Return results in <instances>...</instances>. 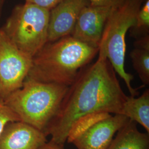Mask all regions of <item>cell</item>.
<instances>
[{"label": "cell", "instance_id": "4", "mask_svg": "<svg viewBox=\"0 0 149 149\" xmlns=\"http://www.w3.org/2000/svg\"><path fill=\"white\" fill-rule=\"evenodd\" d=\"M142 2L143 0H127L113 11L107 21L98 53L106 57L115 72L124 81L130 96L133 97L138 96L139 92L138 88L132 86L133 74L126 72L124 68L125 37L129 29L135 25Z\"/></svg>", "mask_w": 149, "mask_h": 149}, {"label": "cell", "instance_id": "17", "mask_svg": "<svg viewBox=\"0 0 149 149\" xmlns=\"http://www.w3.org/2000/svg\"><path fill=\"white\" fill-rule=\"evenodd\" d=\"M61 1L63 0H25L27 3L39 6L49 11L55 6L57 5Z\"/></svg>", "mask_w": 149, "mask_h": 149}, {"label": "cell", "instance_id": "7", "mask_svg": "<svg viewBox=\"0 0 149 149\" xmlns=\"http://www.w3.org/2000/svg\"><path fill=\"white\" fill-rule=\"evenodd\" d=\"M32 64V57L20 50L0 29V96L3 101L21 87Z\"/></svg>", "mask_w": 149, "mask_h": 149}, {"label": "cell", "instance_id": "1", "mask_svg": "<svg viewBox=\"0 0 149 149\" xmlns=\"http://www.w3.org/2000/svg\"><path fill=\"white\" fill-rule=\"evenodd\" d=\"M127 97L108 59L98 55L96 62L81 70L70 86L45 134L51 136L52 142L64 146L71 130L81 119L100 114H121Z\"/></svg>", "mask_w": 149, "mask_h": 149}, {"label": "cell", "instance_id": "2", "mask_svg": "<svg viewBox=\"0 0 149 149\" xmlns=\"http://www.w3.org/2000/svg\"><path fill=\"white\" fill-rule=\"evenodd\" d=\"M98 53L71 36L48 42L33 58L26 79L70 86Z\"/></svg>", "mask_w": 149, "mask_h": 149}, {"label": "cell", "instance_id": "12", "mask_svg": "<svg viewBox=\"0 0 149 149\" xmlns=\"http://www.w3.org/2000/svg\"><path fill=\"white\" fill-rule=\"evenodd\" d=\"M121 114L141 125L149 134V90L146 89L137 98L128 96Z\"/></svg>", "mask_w": 149, "mask_h": 149}, {"label": "cell", "instance_id": "5", "mask_svg": "<svg viewBox=\"0 0 149 149\" xmlns=\"http://www.w3.org/2000/svg\"><path fill=\"white\" fill-rule=\"evenodd\" d=\"M50 11L26 2L17 6L2 29L24 53L32 58L48 43Z\"/></svg>", "mask_w": 149, "mask_h": 149}, {"label": "cell", "instance_id": "10", "mask_svg": "<svg viewBox=\"0 0 149 149\" xmlns=\"http://www.w3.org/2000/svg\"><path fill=\"white\" fill-rule=\"evenodd\" d=\"M47 142L43 132L21 121L9 123L0 134V149H39Z\"/></svg>", "mask_w": 149, "mask_h": 149}, {"label": "cell", "instance_id": "19", "mask_svg": "<svg viewBox=\"0 0 149 149\" xmlns=\"http://www.w3.org/2000/svg\"><path fill=\"white\" fill-rule=\"evenodd\" d=\"M3 1L4 0H0V14H1V10H2V7Z\"/></svg>", "mask_w": 149, "mask_h": 149}, {"label": "cell", "instance_id": "11", "mask_svg": "<svg viewBox=\"0 0 149 149\" xmlns=\"http://www.w3.org/2000/svg\"><path fill=\"white\" fill-rule=\"evenodd\" d=\"M107 149H149V134L140 132L137 123L129 119L118 131Z\"/></svg>", "mask_w": 149, "mask_h": 149}, {"label": "cell", "instance_id": "6", "mask_svg": "<svg viewBox=\"0 0 149 149\" xmlns=\"http://www.w3.org/2000/svg\"><path fill=\"white\" fill-rule=\"evenodd\" d=\"M129 120L123 114L107 113L84 118L72 129L67 141L77 149H107L114 135Z\"/></svg>", "mask_w": 149, "mask_h": 149}, {"label": "cell", "instance_id": "21", "mask_svg": "<svg viewBox=\"0 0 149 149\" xmlns=\"http://www.w3.org/2000/svg\"></svg>", "mask_w": 149, "mask_h": 149}, {"label": "cell", "instance_id": "18", "mask_svg": "<svg viewBox=\"0 0 149 149\" xmlns=\"http://www.w3.org/2000/svg\"><path fill=\"white\" fill-rule=\"evenodd\" d=\"M39 149H64V146L55 144L50 141L42 145Z\"/></svg>", "mask_w": 149, "mask_h": 149}, {"label": "cell", "instance_id": "20", "mask_svg": "<svg viewBox=\"0 0 149 149\" xmlns=\"http://www.w3.org/2000/svg\"><path fill=\"white\" fill-rule=\"evenodd\" d=\"M1 102H3V100H2V98H1V97L0 96V103H1Z\"/></svg>", "mask_w": 149, "mask_h": 149}, {"label": "cell", "instance_id": "8", "mask_svg": "<svg viewBox=\"0 0 149 149\" xmlns=\"http://www.w3.org/2000/svg\"><path fill=\"white\" fill-rule=\"evenodd\" d=\"M116 8L89 5L81 11L71 36L93 48H99L107 21Z\"/></svg>", "mask_w": 149, "mask_h": 149}, {"label": "cell", "instance_id": "16", "mask_svg": "<svg viewBox=\"0 0 149 149\" xmlns=\"http://www.w3.org/2000/svg\"><path fill=\"white\" fill-rule=\"evenodd\" d=\"M91 5L117 8L123 5L127 0H90Z\"/></svg>", "mask_w": 149, "mask_h": 149}, {"label": "cell", "instance_id": "14", "mask_svg": "<svg viewBox=\"0 0 149 149\" xmlns=\"http://www.w3.org/2000/svg\"><path fill=\"white\" fill-rule=\"evenodd\" d=\"M149 27V0H146L141 7L136 16L135 23L133 28L136 30H147Z\"/></svg>", "mask_w": 149, "mask_h": 149}, {"label": "cell", "instance_id": "3", "mask_svg": "<svg viewBox=\"0 0 149 149\" xmlns=\"http://www.w3.org/2000/svg\"><path fill=\"white\" fill-rule=\"evenodd\" d=\"M69 87L26 79L21 87L3 102L20 121L45 134L59 112Z\"/></svg>", "mask_w": 149, "mask_h": 149}, {"label": "cell", "instance_id": "9", "mask_svg": "<svg viewBox=\"0 0 149 149\" xmlns=\"http://www.w3.org/2000/svg\"><path fill=\"white\" fill-rule=\"evenodd\" d=\"M90 0H63L50 10L48 42L71 36L82 9Z\"/></svg>", "mask_w": 149, "mask_h": 149}, {"label": "cell", "instance_id": "13", "mask_svg": "<svg viewBox=\"0 0 149 149\" xmlns=\"http://www.w3.org/2000/svg\"><path fill=\"white\" fill-rule=\"evenodd\" d=\"M134 68L144 85L149 84V35L138 39L130 53Z\"/></svg>", "mask_w": 149, "mask_h": 149}, {"label": "cell", "instance_id": "15", "mask_svg": "<svg viewBox=\"0 0 149 149\" xmlns=\"http://www.w3.org/2000/svg\"><path fill=\"white\" fill-rule=\"evenodd\" d=\"M20 121L19 118L4 102L0 103V134L9 123Z\"/></svg>", "mask_w": 149, "mask_h": 149}]
</instances>
